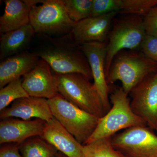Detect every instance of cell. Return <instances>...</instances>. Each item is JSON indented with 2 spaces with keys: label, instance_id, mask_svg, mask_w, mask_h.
Segmentation results:
<instances>
[{
  "label": "cell",
  "instance_id": "d4e9b609",
  "mask_svg": "<svg viewBox=\"0 0 157 157\" xmlns=\"http://www.w3.org/2000/svg\"><path fill=\"white\" fill-rule=\"evenodd\" d=\"M140 48L145 56L157 63V38L146 34Z\"/></svg>",
  "mask_w": 157,
  "mask_h": 157
},
{
  "label": "cell",
  "instance_id": "8fae6325",
  "mask_svg": "<svg viewBox=\"0 0 157 157\" xmlns=\"http://www.w3.org/2000/svg\"><path fill=\"white\" fill-rule=\"evenodd\" d=\"M51 69L48 63L41 59L23 76V87L30 97L49 100L59 94L56 78Z\"/></svg>",
  "mask_w": 157,
  "mask_h": 157
},
{
  "label": "cell",
  "instance_id": "2e32d148",
  "mask_svg": "<svg viewBox=\"0 0 157 157\" xmlns=\"http://www.w3.org/2000/svg\"><path fill=\"white\" fill-rule=\"evenodd\" d=\"M39 58L37 54L24 51L1 62L0 88L28 73L36 67Z\"/></svg>",
  "mask_w": 157,
  "mask_h": 157
},
{
  "label": "cell",
  "instance_id": "30bf717a",
  "mask_svg": "<svg viewBox=\"0 0 157 157\" xmlns=\"http://www.w3.org/2000/svg\"><path fill=\"white\" fill-rule=\"evenodd\" d=\"M107 44L105 42H93L79 46L87 59L92 73L94 84L107 113L111 108V104L109 96L110 89L105 71Z\"/></svg>",
  "mask_w": 157,
  "mask_h": 157
},
{
  "label": "cell",
  "instance_id": "5b68a950",
  "mask_svg": "<svg viewBox=\"0 0 157 157\" xmlns=\"http://www.w3.org/2000/svg\"><path fill=\"white\" fill-rule=\"evenodd\" d=\"M56 40L53 44L40 51L37 55L49 65L55 73H78L89 79L93 78L90 67L81 48L75 42Z\"/></svg>",
  "mask_w": 157,
  "mask_h": 157
},
{
  "label": "cell",
  "instance_id": "277c9868",
  "mask_svg": "<svg viewBox=\"0 0 157 157\" xmlns=\"http://www.w3.org/2000/svg\"><path fill=\"white\" fill-rule=\"evenodd\" d=\"M48 102L53 117L79 143L84 145L94 131L100 118L78 108L59 94Z\"/></svg>",
  "mask_w": 157,
  "mask_h": 157
},
{
  "label": "cell",
  "instance_id": "d6986e66",
  "mask_svg": "<svg viewBox=\"0 0 157 157\" xmlns=\"http://www.w3.org/2000/svg\"><path fill=\"white\" fill-rule=\"evenodd\" d=\"M22 157H56L57 150L42 137H30L18 144Z\"/></svg>",
  "mask_w": 157,
  "mask_h": 157
},
{
  "label": "cell",
  "instance_id": "8992f818",
  "mask_svg": "<svg viewBox=\"0 0 157 157\" xmlns=\"http://www.w3.org/2000/svg\"><path fill=\"white\" fill-rule=\"evenodd\" d=\"M30 6V24L37 33H71L75 23L67 13L63 0H28Z\"/></svg>",
  "mask_w": 157,
  "mask_h": 157
},
{
  "label": "cell",
  "instance_id": "e0dca14e",
  "mask_svg": "<svg viewBox=\"0 0 157 157\" xmlns=\"http://www.w3.org/2000/svg\"><path fill=\"white\" fill-rule=\"evenodd\" d=\"M4 2L5 11L0 17L1 34L29 24L30 6L28 0H6Z\"/></svg>",
  "mask_w": 157,
  "mask_h": 157
},
{
  "label": "cell",
  "instance_id": "4fadbf2b",
  "mask_svg": "<svg viewBox=\"0 0 157 157\" xmlns=\"http://www.w3.org/2000/svg\"><path fill=\"white\" fill-rule=\"evenodd\" d=\"M46 122L39 119L24 120L10 118L2 120L0 122V144H19L30 137H41Z\"/></svg>",
  "mask_w": 157,
  "mask_h": 157
},
{
  "label": "cell",
  "instance_id": "52a82bcc",
  "mask_svg": "<svg viewBox=\"0 0 157 157\" xmlns=\"http://www.w3.org/2000/svg\"><path fill=\"white\" fill-rule=\"evenodd\" d=\"M146 35L143 17L128 15L116 21L109 32L107 44L105 63L106 77L114 57L122 51L135 50L140 48Z\"/></svg>",
  "mask_w": 157,
  "mask_h": 157
},
{
  "label": "cell",
  "instance_id": "7a4b0ae2",
  "mask_svg": "<svg viewBox=\"0 0 157 157\" xmlns=\"http://www.w3.org/2000/svg\"><path fill=\"white\" fill-rule=\"evenodd\" d=\"M156 70V62L149 59L141 52L124 50L114 57L106 79L108 85L121 81L122 87L129 94L147 76Z\"/></svg>",
  "mask_w": 157,
  "mask_h": 157
},
{
  "label": "cell",
  "instance_id": "9c48e42d",
  "mask_svg": "<svg viewBox=\"0 0 157 157\" xmlns=\"http://www.w3.org/2000/svg\"><path fill=\"white\" fill-rule=\"evenodd\" d=\"M129 94L134 112L157 132V70L147 76Z\"/></svg>",
  "mask_w": 157,
  "mask_h": 157
},
{
  "label": "cell",
  "instance_id": "44dd1931",
  "mask_svg": "<svg viewBox=\"0 0 157 157\" xmlns=\"http://www.w3.org/2000/svg\"><path fill=\"white\" fill-rule=\"evenodd\" d=\"M29 97L23 87L22 79L13 80L0 90V111L16 100Z\"/></svg>",
  "mask_w": 157,
  "mask_h": 157
},
{
  "label": "cell",
  "instance_id": "ffe728a7",
  "mask_svg": "<svg viewBox=\"0 0 157 157\" xmlns=\"http://www.w3.org/2000/svg\"><path fill=\"white\" fill-rule=\"evenodd\" d=\"M83 145L84 157H126L113 147L111 137L101 138Z\"/></svg>",
  "mask_w": 157,
  "mask_h": 157
},
{
  "label": "cell",
  "instance_id": "7402d4cb",
  "mask_svg": "<svg viewBox=\"0 0 157 157\" xmlns=\"http://www.w3.org/2000/svg\"><path fill=\"white\" fill-rule=\"evenodd\" d=\"M67 13L75 22L90 17L93 0H63Z\"/></svg>",
  "mask_w": 157,
  "mask_h": 157
},
{
  "label": "cell",
  "instance_id": "484cf974",
  "mask_svg": "<svg viewBox=\"0 0 157 157\" xmlns=\"http://www.w3.org/2000/svg\"><path fill=\"white\" fill-rule=\"evenodd\" d=\"M143 25L146 34L157 38V6L143 17Z\"/></svg>",
  "mask_w": 157,
  "mask_h": 157
},
{
  "label": "cell",
  "instance_id": "ac0fdd59",
  "mask_svg": "<svg viewBox=\"0 0 157 157\" xmlns=\"http://www.w3.org/2000/svg\"><path fill=\"white\" fill-rule=\"evenodd\" d=\"M36 33L30 24L15 30L1 34L0 58L2 61L21 53L28 46Z\"/></svg>",
  "mask_w": 157,
  "mask_h": 157
},
{
  "label": "cell",
  "instance_id": "6da1fadb",
  "mask_svg": "<svg viewBox=\"0 0 157 157\" xmlns=\"http://www.w3.org/2000/svg\"><path fill=\"white\" fill-rule=\"evenodd\" d=\"M109 101L111 108L103 117L100 118L94 131L85 144L101 138L111 137L121 130L147 126L146 122L132 110L131 98L122 87L113 91Z\"/></svg>",
  "mask_w": 157,
  "mask_h": 157
},
{
  "label": "cell",
  "instance_id": "3957f363",
  "mask_svg": "<svg viewBox=\"0 0 157 157\" xmlns=\"http://www.w3.org/2000/svg\"><path fill=\"white\" fill-rule=\"evenodd\" d=\"M54 74L59 93L66 100L98 117L106 114L98 90L88 78L78 73Z\"/></svg>",
  "mask_w": 157,
  "mask_h": 157
},
{
  "label": "cell",
  "instance_id": "83f0119b",
  "mask_svg": "<svg viewBox=\"0 0 157 157\" xmlns=\"http://www.w3.org/2000/svg\"><path fill=\"white\" fill-rule=\"evenodd\" d=\"M56 157H67V156L65 155H64L62 153L60 152L59 153L57 154Z\"/></svg>",
  "mask_w": 157,
  "mask_h": 157
},
{
  "label": "cell",
  "instance_id": "ba28073f",
  "mask_svg": "<svg viewBox=\"0 0 157 157\" xmlns=\"http://www.w3.org/2000/svg\"><path fill=\"white\" fill-rule=\"evenodd\" d=\"M111 142L126 157H157V135L147 126L126 129L112 136Z\"/></svg>",
  "mask_w": 157,
  "mask_h": 157
},
{
  "label": "cell",
  "instance_id": "7c38bea8",
  "mask_svg": "<svg viewBox=\"0 0 157 157\" xmlns=\"http://www.w3.org/2000/svg\"><path fill=\"white\" fill-rule=\"evenodd\" d=\"M117 12L96 17H89L75 23L70 33L78 45L90 42H105L110 32V26Z\"/></svg>",
  "mask_w": 157,
  "mask_h": 157
},
{
  "label": "cell",
  "instance_id": "5bb4252c",
  "mask_svg": "<svg viewBox=\"0 0 157 157\" xmlns=\"http://www.w3.org/2000/svg\"><path fill=\"white\" fill-rule=\"evenodd\" d=\"M16 117L24 120L33 118L48 122L53 118L48 104L45 98L29 97L16 100L11 107H7L0 113L2 120Z\"/></svg>",
  "mask_w": 157,
  "mask_h": 157
},
{
  "label": "cell",
  "instance_id": "4316f807",
  "mask_svg": "<svg viewBox=\"0 0 157 157\" xmlns=\"http://www.w3.org/2000/svg\"><path fill=\"white\" fill-rule=\"evenodd\" d=\"M0 157H22L19 153L18 144L2 145L0 149Z\"/></svg>",
  "mask_w": 157,
  "mask_h": 157
},
{
  "label": "cell",
  "instance_id": "cb8c5ba5",
  "mask_svg": "<svg viewBox=\"0 0 157 157\" xmlns=\"http://www.w3.org/2000/svg\"><path fill=\"white\" fill-rule=\"evenodd\" d=\"M122 0H93L90 17H96L121 11Z\"/></svg>",
  "mask_w": 157,
  "mask_h": 157
},
{
  "label": "cell",
  "instance_id": "603a6c76",
  "mask_svg": "<svg viewBox=\"0 0 157 157\" xmlns=\"http://www.w3.org/2000/svg\"><path fill=\"white\" fill-rule=\"evenodd\" d=\"M156 6L157 0H122L121 12L144 17Z\"/></svg>",
  "mask_w": 157,
  "mask_h": 157
},
{
  "label": "cell",
  "instance_id": "9a60e30c",
  "mask_svg": "<svg viewBox=\"0 0 157 157\" xmlns=\"http://www.w3.org/2000/svg\"><path fill=\"white\" fill-rule=\"evenodd\" d=\"M42 139L67 157H84L83 147L55 118L46 122Z\"/></svg>",
  "mask_w": 157,
  "mask_h": 157
}]
</instances>
